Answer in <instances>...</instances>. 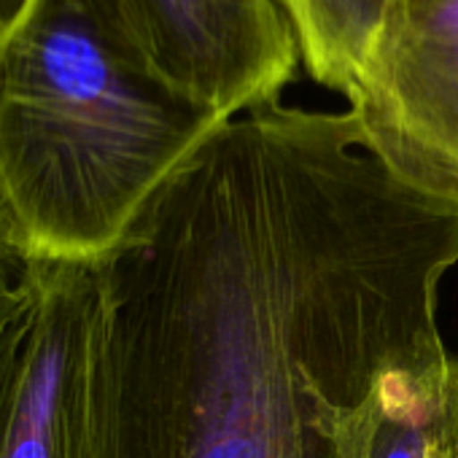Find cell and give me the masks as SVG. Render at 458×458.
I'll return each instance as SVG.
<instances>
[{"label": "cell", "instance_id": "cell-1", "mask_svg": "<svg viewBox=\"0 0 458 458\" xmlns=\"http://www.w3.org/2000/svg\"><path fill=\"white\" fill-rule=\"evenodd\" d=\"M458 205L351 111L224 122L98 265L92 458H369L396 372L450 361Z\"/></svg>", "mask_w": 458, "mask_h": 458}, {"label": "cell", "instance_id": "cell-2", "mask_svg": "<svg viewBox=\"0 0 458 458\" xmlns=\"http://www.w3.org/2000/svg\"><path fill=\"white\" fill-rule=\"evenodd\" d=\"M224 122L162 73L124 0H33L0 38V208L22 259L106 262Z\"/></svg>", "mask_w": 458, "mask_h": 458}, {"label": "cell", "instance_id": "cell-3", "mask_svg": "<svg viewBox=\"0 0 458 458\" xmlns=\"http://www.w3.org/2000/svg\"><path fill=\"white\" fill-rule=\"evenodd\" d=\"M348 103L402 181L458 205V0H386Z\"/></svg>", "mask_w": 458, "mask_h": 458}, {"label": "cell", "instance_id": "cell-4", "mask_svg": "<svg viewBox=\"0 0 458 458\" xmlns=\"http://www.w3.org/2000/svg\"><path fill=\"white\" fill-rule=\"evenodd\" d=\"M33 321L0 423V458H92L103 286L98 267L30 262Z\"/></svg>", "mask_w": 458, "mask_h": 458}, {"label": "cell", "instance_id": "cell-5", "mask_svg": "<svg viewBox=\"0 0 458 458\" xmlns=\"http://www.w3.org/2000/svg\"><path fill=\"white\" fill-rule=\"evenodd\" d=\"M162 73L235 119L281 100L300 52L276 0H124Z\"/></svg>", "mask_w": 458, "mask_h": 458}, {"label": "cell", "instance_id": "cell-6", "mask_svg": "<svg viewBox=\"0 0 458 458\" xmlns=\"http://www.w3.org/2000/svg\"><path fill=\"white\" fill-rule=\"evenodd\" d=\"M308 76L348 98L386 0H276Z\"/></svg>", "mask_w": 458, "mask_h": 458}, {"label": "cell", "instance_id": "cell-7", "mask_svg": "<svg viewBox=\"0 0 458 458\" xmlns=\"http://www.w3.org/2000/svg\"><path fill=\"white\" fill-rule=\"evenodd\" d=\"M453 359L442 367L396 372L383 396V412L369 458H431Z\"/></svg>", "mask_w": 458, "mask_h": 458}, {"label": "cell", "instance_id": "cell-8", "mask_svg": "<svg viewBox=\"0 0 458 458\" xmlns=\"http://www.w3.org/2000/svg\"><path fill=\"white\" fill-rule=\"evenodd\" d=\"M25 273H28V262L22 259L14 233L6 221V213L0 208V286H12L22 281Z\"/></svg>", "mask_w": 458, "mask_h": 458}, {"label": "cell", "instance_id": "cell-9", "mask_svg": "<svg viewBox=\"0 0 458 458\" xmlns=\"http://www.w3.org/2000/svg\"><path fill=\"white\" fill-rule=\"evenodd\" d=\"M33 0H0V38H4L30 9Z\"/></svg>", "mask_w": 458, "mask_h": 458}]
</instances>
